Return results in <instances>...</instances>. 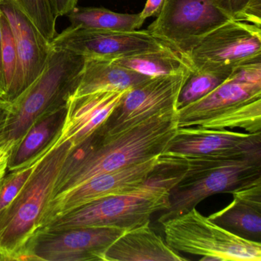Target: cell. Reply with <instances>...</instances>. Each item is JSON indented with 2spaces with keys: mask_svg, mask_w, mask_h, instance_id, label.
<instances>
[{
  "mask_svg": "<svg viewBox=\"0 0 261 261\" xmlns=\"http://www.w3.org/2000/svg\"><path fill=\"white\" fill-rule=\"evenodd\" d=\"M177 129V109L174 108L117 134H105L97 129L79 146L71 148L51 199L93 177L159 156Z\"/></svg>",
  "mask_w": 261,
  "mask_h": 261,
  "instance_id": "obj_1",
  "label": "cell"
},
{
  "mask_svg": "<svg viewBox=\"0 0 261 261\" xmlns=\"http://www.w3.org/2000/svg\"><path fill=\"white\" fill-rule=\"evenodd\" d=\"M71 142L55 146L39 159L17 196L0 212V261L29 260L28 247L40 229Z\"/></svg>",
  "mask_w": 261,
  "mask_h": 261,
  "instance_id": "obj_2",
  "label": "cell"
},
{
  "mask_svg": "<svg viewBox=\"0 0 261 261\" xmlns=\"http://www.w3.org/2000/svg\"><path fill=\"white\" fill-rule=\"evenodd\" d=\"M159 171L158 175L153 171L137 190L87 203L56 217L42 228L114 227L128 230L150 222L152 215L169 207V192L181 178L178 172Z\"/></svg>",
  "mask_w": 261,
  "mask_h": 261,
  "instance_id": "obj_3",
  "label": "cell"
},
{
  "mask_svg": "<svg viewBox=\"0 0 261 261\" xmlns=\"http://www.w3.org/2000/svg\"><path fill=\"white\" fill-rule=\"evenodd\" d=\"M85 58L53 48L39 77L12 103L4 139L14 144L41 116L67 105L79 82Z\"/></svg>",
  "mask_w": 261,
  "mask_h": 261,
  "instance_id": "obj_4",
  "label": "cell"
},
{
  "mask_svg": "<svg viewBox=\"0 0 261 261\" xmlns=\"http://www.w3.org/2000/svg\"><path fill=\"white\" fill-rule=\"evenodd\" d=\"M162 224L168 245L176 251L201 255L200 260H261L260 243L228 231L195 207Z\"/></svg>",
  "mask_w": 261,
  "mask_h": 261,
  "instance_id": "obj_5",
  "label": "cell"
},
{
  "mask_svg": "<svg viewBox=\"0 0 261 261\" xmlns=\"http://www.w3.org/2000/svg\"><path fill=\"white\" fill-rule=\"evenodd\" d=\"M174 169H178L181 176L169 192V206L159 218L160 224L186 213L207 197L231 193L261 177V159H240L207 167Z\"/></svg>",
  "mask_w": 261,
  "mask_h": 261,
  "instance_id": "obj_6",
  "label": "cell"
},
{
  "mask_svg": "<svg viewBox=\"0 0 261 261\" xmlns=\"http://www.w3.org/2000/svg\"><path fill=\"white\" fill-rule=\"evenodd\" d=\"M230 20L215 0H166L161 13L147 30L188 58L209 33Z\"/></svg>",
  "mask_w": 261,
  "mask_h": 261,
  "instance_id": "obj_7",
  "label": "cell"
},
{
  "mask_svg": "<svg viewBox=\"0 0 261 261\" xmlns=\"http://www.w3.org/2000/svg\"><path fill=\"white\" fill-rule=\"evenodd\" d=\"M188 59L196 71L230 74L240 65L261 61L260 27L230 20L204 37Z\"/></svg>",
  "mask_w": 261,
  "mask_h": 261,
  "instance_id": "obj_8",
  "label": "cell"
},
{
  "mask_svg": "<svg viewBox=\"0 0 261 261\" xmlns=\"http://www.w3.org/2000/svg\"><path fill=\"white\" fill-rule=\"evenodd\" d=\"M125 231L114 227H44L30 241L28 259L105 261L108 247Z\"/></svg>",
  "mask_w": 261,
  "mask_h": 261,
  "instance_id": "obj_9",
  "label": "cell"
},
{
  "mask_svg": "<svg viewBox=\"0 0 261 261\" xmlns=\"http://www.w3.org/2000/svg\"><path fill=\"white\" fill-rule=\"evenodd\" d=\"M51 46L71 51L85 59L111 61L154 51H175L147 30L103 32L71 27L56 35Z\"/></svg>",
  "mask_w": 261,
  "mask_h": 261,
  "instance_id": "obj_10",
  "label": "cell"
},
{
  "mask_svg": "<svg viewBox=\"0 0 261 261\" xmlns=\"http://www.w3.org/2000/svg\"><path fill=\"white\" fill-rule=\"evenodd\" d=\"M191 71L150 77L128 90L99 129L117 134L163 111L177 109L180 91Z\"/></svg>",
  "mask_w": 261,
  "mask_h": 261,
  "instance_id": "obj_11",
  "label": "cell"
},
{
  "mask_svg": "<svg viewBox=\"0 0 261 261\" xmlns=\"http://www.w3.org/2000/svg\"><path fill=\"white\" fill-rule=\"evenodd\" d=\"M158 156L130 165L109 173L93 177L50 200L41 221L40 229L59 215L87 203L111 195L134 192L143 187L157 166Z\"/></svg>",
  "mask_w": 261,
  "mask_h": 261,
  "instance_id": "obj_12",
  "label": "cell"
},
{
  "mask_svg": "<svg viewBox=\"0 0 261 261\" xmlns=\"http://www.w3.org/2000/svg\"><path fill=\"white\" fill-rule=\"evenodd\" d=\"M163 152L225 160L261 159V132L244 134L195 126L178 128Z\"/></svg>",
  "mask_w": 261,
  "mask_h": 261,
  "instance_id": "obj_13",
  "label": "cell"
},
{
  "mask_svg": "<svg viewBox=\"0 0 261 261\" xmlns=\"http://www.w3.org/2000/svg\"><path fill=\"white\" fill-rule=\"evenodd\" d=\"M0 10L10 23L17 53V70L9 99L13 103L39 77L53 48L13 0H1Z\"/></svg>",
  "mask_w": 261,
  "mask_h": 261,
  "instance_id": "obj_14",
  "label": "cell"
},
{
  "mask_svg": "<svg viewBox=\"0 0 261 261\" xmlns=\"http://www.w3.org/2000/svg\"><path fill=\"white\" fill-rule=\"evenodd\" d=\"M126 91L71 96L67 102L65 124L53 147L69 141L74 148L91 137L105 123Z\"/></svg>",
  "mask_w": 261,
  "mask_h": 261,
  "instance_id": "obj_15",
  "label": "cell"
},
{
  "mask_svg": "<svg viewBox=\"0 0 261 261\" xmlns=\"http://www.w3.org/2000/svg\"><path fill=\"white\" fill-rule=\"evenodd\" d=\"M231 194L233 201L209 219L241 238L261 243V177Z\"/></svg>",
  "mask_w": 261,
  "mask_h": 261,
  "instance_id": "obj_16",
  "label": "cell"
},
{
  "mask_svg": "<svg viewBox=\"0 0 261 261\" xmlns=\"http://www.w3.org/2000/svg\"><path fill=\"white\" fill-rule=\"evenodd\" d=\"M261 97V85L243 83L228 79L199 100L177 110L178 128L197 126L231 107Z\"/></svg>",
  "mask_w": 261,
  "mask_h": 261,
  "instance_id": "obj_17",
  "label": "cell"
},
{
  "mask_svg": "<svg viewBox=\"0 0 261 261\" xmlns=\"http://www.w3.org/2000/svg\"><path fill=\"white\" fill-rule=\"evenodd\" d=\"M149 223L126 230L105 253V261H186L168 245Z\"/></svg>",
  "mask_w": 261,
  "mask_h": 261,
  "instance_id": "obj_18",
  "label": "cell"
},
{
  "mask_svg": "<svg viewBox=\"0 0 261 261\" xmlns=\"http://www.w3.org/2000/svg\"><path fill=\"white\" fill-rule=\"evenodd\" d=\"M67 105L39 117L14 145L7 170H17L37 162L60 137L66 118Z\"/></svg>",
  "mask_w": 261,
  "mask_h": 261,
  "instance_id": "obj_19",
  "label": "cell"
},
{
  "mask_svg": "<svg viewBox=\"0 0 261 261\" xmlns=\"http://www.w3.org/2000/svg\"><path fill=\"white\" fill-rule=\"evenodd\" d=\"M150 77L131 71L114 61L85 59L80 82L73 97L105 91H126Z\"/></svg>",
  "mask_w": 261,
  "mask_h": 261,
  "instance_id": "obj_20",
  "label": "cell"
},
{
  "mask_svg": "<svg viewBox=\"0 0 261 261\" xmlns=\"http://www.w3.org/2000/svg\"><path fill=\"white\" fill-rule=\"evenodd\" d=\"M67 16L72 28L94 31L133 32L143 24L140 13H118L97 7H76Z\"/></svg>",
  "mask_w": 261,
  "mask_h": 261,
  "instance_id": "obj_21",
  "label": "cell"
},
{
  "mask_svg": "<svg viewBox=\"0 0 261 261\" xmlns=\"http://www.w3.org/2000/svg\"><path fill=\"white\" fill-rule=\"evenodd\" d=\"M114 62L123 68L150 77L175 75L192 70L188 58L176 51L144 53Z\"/></svg>",
  "mask_w": 261,
  "mask_h": 261,
  "instance_id": "obj_22",
  "label": "cell"
},
{
  "mask_svg": "<svg viewBox=\"0 0 261 261\" xmlns=\"http://www.w3.org/2000/svg\"><path fill=\"white\" fill-rule=\"evenodd\" d=\"M195 127L206 129L241 128L251 134L261 132V97L231 107L203 120Z\"/></svg>",
  "mask_w": 261,
  "mask_h": 261,
  "instance_id": "obj_23",
  "label": "cell"
},
{
  "mask_svg": "<svg viewBox=\"0 0 261 261\" xmlns=\"http://www.w3.org/2000/svg\"><path fill=\"white\" fill-rule=\"evenodd\" d=\"M230 74V73L198 71L192 69L180 91L177 101V110L207 95L224 83Z\"/></svg>",
  "mask_w": 261,
  "mask_h": 261,
  "instance_id": "obj_24",
  "label": "cell"
},
{
  "mask_svg": "<svg viewBox=\"0 0 261 261\" xmlns=\"http://www.w3.org/2000/svg\"><path fill=\"white\" fill-rule=\"evenodd\" d=\"M14 2L51 43L57 35L56 21L58 17L50 0H15Z\"/></svg>",
  "mask_w": 261,
  "mask_h": 261,
  "instance_id": "obj_25",
  "label": "cell"
},
{
  "mask_svg": "<svg viewBox=\"0 0 261 261\" xmlns=\"http://www.w3.org/2000/svg\"><path fill=\"white\" fill-rule=\"evenodd\" d=\"M0 30L2 46L3 65L5 77L6 94L4 101L9 102L17 70V53L13 32L7 17L0 10Z\"/></svg>",
  "mask_w": 261,
  "mask_h": 261,
  "instance_id": "obj_26",
  "label": "cell"
},
{
  "mask_svg": "<svg viewBox=\"0 0 261 261\" xmlns=\"http://www.w3.org/2000/svg\"><path fill=\"white\" fill-rule=\"evenodd\" d=\"M232 20L261 25V0H215Z\"/></svg>",
  "mask_w": 261,
  "mask_h": 261,
  "instance_id": "obj_27",
  "label": "cell"
},
{
  "mask_svg": "<svg viewBox=\"0 0 261 261\" xmlns=\"http://www.w3.org/2000/svg\"><path fill=\"white\" fill-rule=\"evenodd\" d=\"M37 162L12 171L11 173L4 177L0 183V212L5 209L22 190L34 171Z\"/></svg>",
  "mask_w": 261,
  "mask_h": 261,
  "instance_id": "obj_28",
  "label": "cell"
},
{
  "mask_svg": "<svg viewBox=\"0 0 261 261\" xmlns=\"http://www.w3.org/2000/svg\"><path fill=\"white\" fill-rule=\"evenodd\" d=\"M229 77L243 83L261 85V61L249 62L237 67Z\"/></svg>",
  "mask_w": 261,
  "mask_h": 261,
  "instance_id": "obj_29",
  "label": "cell"
},
{
  "mask_svg": "<svg viewBox=\"0 0 261 261\" xmlns=\"http://www.w3.org/2000/svg\"><path fill=\"white\" fill-rule=\"evenodd\" d=\"M166 0H147L143 11L140 13V19L144 23L149 17H158L164 7Z\"/></svg>",
  "mask_w": 261,
  "mask_h": 261,
  "instance_id": "obj_30",
  "label": "cell"
},
{
  "mask_svg": "<svg viewBox=\"0 0 261 261\" xmlns=\"http://www.w3.org/2000/svg\"><path fill=\"white\" fill-rule=\"evenodd\" d=\"M14 145L12 141H4L0 144V183L7 173L9 158Z\"/></svg>",
  "mask_w": 261,
  "mask_h": 261,
  "instance_id": "obj_31",
  "label": "cell"
},
{
  "mask_svg": "<svg viewBox=\"0 0 261 261\" xmlns=\"http://www.w3.org/2000/svg\"><path fill=\"white\" fill-rule=\"evenodd\" d=\"M58 18L67 16L77 6V0H50Z\"/></svg>",
  "mask_w": 261,
  "mask_h": 261,
  "instance_id": "obj_32",
  "label": "cell"
},
{
  "mask_svg": "<svg viewBox=\"0 0 261 261\" xmlns=\"http://www.w3.org/2000/svg\"><path fill=\"white\" fill-rule=\"evenodd\" d=\"M12 111V103L0 101V138L4 139V131Z\"/></svg>",
  "mask_w": 261,
  "mask_h": 261,
  "instance_id": "obj_33",
  "label": "cell"
},
{
  "mask_svg": "<svg viewBox=\"0 0 261 261\" xmlns=\"http://www.w3.org/2000/svg\"><path fill=\"white\" fill-rule=\"evenodd\" d=\"M0 13H1V12H0ZM5 94V77H4V65H3L2 46H1V30H0V101H4Z\"/></svg>",
  "mask_w": 261,
  "mask_h": 261,
  "instance_id": "obj_34",
  "label": "cell"
},
{
  "mask_svg": "<svg viewBox=\"0 0 261 261\" xmlns=\"http://www.w3.org/2000/svg\"><path fill=\"white\" fill-rule=\"evenodd\" d=\"M4 141H6V140H4V139L0 138V144H1L2 143H4Z\"/></svg>",
  "mask_w": 261,
  "mask_h": 261,
  "instance_id": "obj_35",
  "label": "cell"
},
{
  "mask_svg": "<svg viewBox=\"0 0 261 261\" xmlns=\"http://www.w3.org/2000/svg\"><path fill=\"white\" fill-rule=\"evenodd\" d=\"M13 1H15V0H13Z\"/></svg>",
  "mask_w": 261,
  "mask_h": 261,
  "instance_id": "obj_36",
  "label": "cell"
},
{
  "mask_svg": "<svg viewBox=\"0 0 261 261\" xmlns=\"http://www.w3.org/2000/svg\"><path fill=\"white\" fill-rule=\"evenodd\" d=\"M0 1H1V0H0Z\"/></svg>",
  "mask_w": 261,
  "mask_h": 261,
  "instance_id": "obj_37",
  "label": "cell"
}]
</instances>
